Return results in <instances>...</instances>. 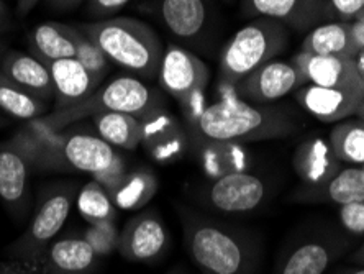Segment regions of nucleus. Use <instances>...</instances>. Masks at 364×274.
Instances as JSON below:
<instances>
[{
  "instance_id": "obj_1",
  "label": "nucleus",
  "mask_w": 364,
  "mask_h": 274,
  "mask_svg": "<svg viewBox=\"0 0 364 274\" xmlns=\"http://www.w3.org/2000/svg\"><path fill=\"white\" fill-rule=\"evenodd\" d=\"M184 245L200 274H258L261 245L246 228L179 209Z\"/></svg>"
},
{
  "instance_id": "obj_2",
  "label": "nucleus",
  "mask_w": 364,
  "mask_h": 274,
  "mask_svg": "<svg viewBox=\"0 0 364 274\" xmlns=\"http://www.w3.org/2000/svg\"><path fill=\"white\" fill-rule=\"evenodd\" d=\"M191 142L253 143L281 139L299 132L301 125L286 110L269 105H256L235 94L220 95L208 104L196 122L186 125Z\"/></svg>"
},
{
  "instance_id": "obj_3",
  "label": "nucleus",
  "mask_w": 364,
  "mask_h": 274,
  "mask_svg": "<svg viewBox=\"0 0 364 274\" xmlns=\"http://www.w3.org/2000/svg\"><path fill=\"white\" fill-rule=\"evenodd\" d=\"M77 28L97 43L110 63L136 78L154 79L158 76L164 46L156 31L144 21L115 17L84 23Z\"/></svg>"
},
{
  "instance_id": "obj_4",
  "label": "nucleus",
  "mask_w": 364,
  "mask_h": 274,
  "mask_svg": "<svg viewBox=\"0 0 364 274\" xmlns=\"http://www.w3.org/2000/svg\"><path fill=\"white\" fill-rule=\"evenodd\" d=\"M164 109L166 100L161 90L144 84L138 78L120 76L102 84L85 100L68 109L51 110L38 118V122L50 130L60 132L104 112H119L144 120Z\"/></svg>"
},
{
  "instance_id": "obj_5",
  "label": "nucleus",
  "mask_w": 364,
  "mask_h": 274,
  "mask_svg": "<svg viewBox=\"0 0 364 274\" xmlns=\"http://www.w3.org/2000/svg\"><path fill=\"white\" fill-rule=\"evenodd\" d=\"M289 45V28L271 19H255L230 38L218 58L220 95L233 94L240 80L276 59Z\"/></svg>"
},
{
  "instance_id": "obj_6",
  "label": "nucleus",
  "mask_w": 364,
  "mask_h": 274,
  "mask_svg": "<svg viewBox=\"0 0 364 274\" xmlns=\"http://www.w3.org/2000/svg\"><path fill=\"white\" fill-rule=\"evenodd\" d=\"M41 171L85 173L109 189L127 173V166L117 148L97 133L68 127L60 130L56 147L46 158Z\"/></svg>"
},
{
  "instance_id": "obj_7",
  "label": "nucleus",
  "mask_w": 364,
  "mask_h": 274,
  "mask_svg": "<svg viewBox=\"0 0 364 274\" xmlns=\"http://www.w3.org/2000/svg\"><path fill=\"white\" fill-rule=\"evenodd\" d=\"M77 194L79 187L76 182H61L43 191L23 233L5 250L9 261L15 263L21 271L33 265L43 250L63 230Z\"/></svg>"
},
{
  "instance_id": "obj_8",
  "label": "nucleus",
  "mask_w": 364,
  "mask_h": 274,
  "mask_svg": "<svg viewBox=\"0 0 364 274\" xmlns=\"http://www.w3.org/2000/svg\"><path fill=\"white\" fill-rule=\"evenodd\" d=\"M158 79L171 98L179 102L184 125L196 122L205 110V89L210 80L207 64L184 46L169 45L164 48Z\"/></svg>"
},
{
  "instance_id": "obj_9",
  "label": "nucleus",
  "mask_w": 364,
  "mask_h": 274,
  "mask_svg": "<svg viewBox=\"0 0 364 274\" xmlns=\"http://www.w3.org/2000/svg\"><path fill=\"white\" fill-rule=\"evenodd\" d=\"M267 194L266 181L245 171L208 181L199 192V201L215 212L243 216L263 206Z\"/></svg>"
},
{
  "instance_id": "obj_10",
  "label": "nucleus",
  "mask_w": 364,
  "mask_h": 274,
  "mask_svg": "<svg viewBox=\"0 0 364 274\" xmlns=\"http://www.w3.org/2000/svg\"><path fill=\"white\" fill-rule=\"evenodd\" d=\"M33 173L26 154L12 138L0 142V201L9 216L23 220L33 207L30 177Z\"/></svg>"
},
{
  "instance_id": "obj_11",
  "label": "nucleus",
  "mask_w": 364,
  "mask_h": 274,
  "mask_svg": "<svg viewBox=\"0 0 364 274\" xmlns=\"http://www.w3.org/2000/svg\"><path fill=\"white\" fill-rule=\"evenodd\" d=\"M305 84L307 80L294 61L272 59L240 80L233 89V94L250 104L266 105L286 98L287 94L299 90Z\"/></svg>"
},
{
  "instance_id": "obj_12",
  "label": "nucleus",
  "mask_w": 364,
  "mask_h": 274,
  "mask_svg": "<svg viewBox=\"0 0 364 274\" xmlns=\"http://www.w3.org/2000/svg\"><path fill=\"white\" fill-rule=\"evenodd\" d=\"M251 19H271L299 33H309L325 21H335L328 0H242Z\"/></svg>"
},
{
  "instance_id": "obj_13",
  "label": "nucleus",
  "mask_w": 364,
  "mask_h": 274,
  "mask_svg": "<svg viewBox=\"0 0 364 274\" xmlns=\"http://www.w3.org/2000/svg\"><path fill=\"white\" fill-rule=\"evenodd\" d=\"M171 238L168 228L154 211H143L132 217L120 232L119 253L132 263H153L168 253Z\"/></svg>"
},
{
  "instance_id": "obj_14",
  "label": "nucleus",
  "mask_w": 364,
  "mask_h": 274,
  "mask_svg": "<svg viewBox=\"0 0 364 274\" xmlns=\"http://www.w3.org/2000/svg\"><path fill=\"white\" fill-rule=\"evenodd\" d=\"M100 258L81 233L56 236L25 274H94Z\"/></svg>"
},
{
  "instance_id": "obj_15",
  "label": "nucleus",
  "mask_w": 364,
  "mask_h": 274,
  "mask_svg": "<svg viewBox=\"0 0 364 274\" xmlns=\"http://www.w3.org/2000/svg\"><path fill=\"white\" fill-rule=\"evenodd\" d=\"M141 144L154 163L174 164L186 157L191 138L184 123L164 109L143 120Z\"/></svg>"
},
{
  "instance_id": "obj_16",
  "label": "nucleus",
  "mask_w": 364,
  "mask_h": 274,
  "mask_svg": "<svg viewBox=\"0 0 364 274\" xmlns=\"http://www.w3.org/2000/svg\"><path fill=\"white\" fill-rule=\"evenodd\" d=\"M296 99L304 110L325 123L346 120L356 115L361 105L364 93L361 89L345 88H320V85L305 84L296 90Z\"/></svg>"
},
{
  "instance_id": "obj_17",
  "label": "nucleus",
  "mask_w": 364,
  "mask_h": 274,
  "mask_svg": "<svg viewBox=\"0 0 364 274\" xmlns=\"http://www.w3.org/2000/svg\"><path fill=\"white\" fill-rule=\"evenodd\" d=\"M154 12L164 28L181 41H197L208 25L207 0H156Z\"/></svg>"
},
{
  "instance_id": "obj_18",
  "label": "nucleus",
  "mask_w": 364,
  "mask_h": 274,
  "mask_svg": "<svg viewBox=\"0 0 364 274\" xmlns=\"http://www.w3.org/2000/svg\"><path fill=\"white\" fill-rule=\"evenodd\" d=\"M292 61L301 69L307 84L320 85V88L361 89L353 58L310 55L301 51L292 58Z\"/></svg>"
},
{
  "instance_id": "obj_19",
  "label": "nucleus",
  "mask_w": 364,
  "mask_h": 274,
  "mask_svg": "<svg viewBox=\"0 0 364 274\" xmlns=\"http://www.w3.org/2000/svg\"><path fill=\"white\" fill-rule=\"evenodd\" d=\"M191 144L196 148L199 164L208 181L228 174L245 173L253 164L251 153L242 143L199 139V142H191Z\"/></svg>"
},
{
  "instance_id": "obj_20",
  "label": "nucleus",
  "mask_w": 364,
  "mask_h": 274,
  "mask_svg": "<svg viewBox=\"0 0 364 274\" xmlns=\"http://www.w3.org/2000/svg\"><path fill=\"white\" fill-rule=\"evenodd\" d=\"M0 76L48 102L55 100V84L50 68L33 55L5 51L0 61Z\"/></svg>"
},
{
  "instance_id": "obj_21",
  "label": "nucleus",
  "mask_w": 364,
  "mask_h": 274,
  "mask_svg": "<svg viewBox=\"0 0 364 274\" xmlns=\"http://www.w3.org/2000/svg\"><path fill=\"white\" fill-rule=\"evenodd\" d=\"M48 68H50L53 84H55V109L53 110L76 105L100 88L92 74L76 58L58 59L48 64Z\"/></svg>"
},
{
  "instance_id": "obj_22",
  "label": "nucleus",
  "mask_w": 364,
  "mask_h": 274,
  "mask_svg": "<svg viewBox=\"0 0 364 274\" xmlns=\"http://www.w3.org/2000/svg\"><path fill=\"white\" fill-rule=\"evenodd\" d=\"M340 163L328 138L322 137L305 139L294 153V169L297 176L314 187L326 184L340 171Z\"/></svg>"
},
{
  "instance_id": "obj_23",
  "label": "nucleus",
  "mask_w": 364,
  "mask_h": 274,
  "mask_svg": "<svg viewBox=\"0 0 364 274\" xmlns=\"http://www.w3.org/2000/svg\"><path fill=\"white\" fill-rule=\"evenodd\" d=\"M338 255V245L330 240H307L289 251L276 274H323Z\"/></svg>"
},
{
  "instance_id": "obj_24",
  "label": "nucleus",
  "mask_w": 364,
  "mask_h": 274,
  "mask_svg": "<svg viewBox=\"0 0 364 274\" xmlns=\"http://www.w3.org/2000/svg\"><path fill=\"white\" fill-rule=\"evenodd\" d=\"M158 177L151 169L136 168L127 171L107 192L120 211H140L158 194Z\"/></svg>"
},
{
  "instance_id": "obj_25",
  "label": "nucleus",
  "mask_w": 364,
  "mask_h": 274,
  "mask_svg": "<svg viewBox=\"0 0 364 274\" xmlns=\"http://www.w3.org/2000/svg\"><path fill=\"white\" fill-rule=\"evenodd\" d=\"M28 46L31 55L45 64H51L58 59L76 58L71 25L56 23V21L36 25L28 35Z\"/></svg>"
},
{
  "instance_id": "obj_26",
  "label": "nucleus",
  "mask_w": 364,
  "mask_h": 274,
  "mask_svg": "<svg viewBox=\"0 0 364 274\" xmlns=\"http://www.w3.org/2000/svg\"><path fill=\"white\" fill-rule=\"evenodd\" d=\"M92 118L97 135L117 149L135 152L143 139V120L119 112H104Z\"/></svg>"
},
{
  "instance_id": "obj_27",
  "label": "nucleus",
  "mask_w": 364,
  "mask_h": 274,
  "mask_svg": "<svg viewBox=\"0 0 364 274\" xmlns=\"http://www.w3.org/2000/svg\"><path fill=\"white\" fill-rule=\"evenodd\" d=\"M301 51L322 56H346L355 58L350 23L345 21H325L307 33Z\"/></svg>"
},
{
  "instance_id": "obj_28",
  "label": "nucleus",
  "mask_w": 364,
  "mask_h": 274,
  "mask_svg": "<svg viewBox=\"0 0 364 274\" xmlns=\"http://www.w3.org/2000/svg\"><path fill=\"white\" fill-rule=\"evenodd\" d=\"M0 112L17 120L30 122L50 114V102L0 76Z\"/></svg>"
},
{
  "instance_id": "obj_29",
  "label": "nucleus",
  "mask_w": 364,
  "mask_h": 274,
  "mask_svg": "<svg viewBox=\"0 0 364 274\" xmlns=\"http://www.w3.org/2000/svg\"><path fill=\"white\" fill-rule=\"evenodd\" d=\"M328 142L341 163L364 164V122L360 118L338 122L330 132Z\"/></svg>"
},
{
  "instance_id": "obj_30",
  "label": "nucleus",
  "mask_w": 364,
  "mask_h": 274,
  "mask_svg": "<svg viewBox=\"0 0 364 274\" xmlns=\"http://www.w3.org/2000/svg\"><path fill=\"white\" fill-rule=\"evenodd\" d=\"M77 211L87 223L105 222V220H117L119 212L114 201L107 189L97 181H89L79 189Z\"/></svg>"
},
{
  "instance_id": "obj_31",
  "label": "nucleus",
  "mask_w": 364,
  "mask_h": 274,
  "mask_svg": "<svg viewBox=\"0 0 364 274\" xmlns=\"http://www.w3.org/2000/svg\"><path fill=\"white\" fill-rule=\"evenodd\" d=\"M320 191L323 199L340 206L364 201V173L361 166L340 169L326 184L320 186Z\"/></svg>"
},
{
  "instance_id": "obj_32",
  "label": "nucleus",
  "mask_w": 364,
  "mask_h": 274,
  "mask_svg": "<svg viewBox=\"0 0 364 274\" xmlns=\"http://www.w3.org/2000/svg\"><path fill=\"white\" fill-rule=\"evenodd\" d=\"M71 36L74 41V48H76V59L102 85L107 74L110 73L109 58L97 46V43L90 40L87 35H84L77 26H71Z\"/></svg>"
},
{
  "instance_id": "obj_33",
  "label": "nucleus",
  "mask_w": 364,
  "mask_h": 274,
  "mask_svg": "<svg viewBox=\"0 0 364 274\" xmlns=\"http://www.w3.org/2000/svg\"><path fill=\"white\" fill-rule=\"evenodd\" d=\"M120 232L122 230L117 227V220H105V222L89 223L81 235L95 255L107 258L119 250Z\"/></svg>"
},
{
  "instance_id": "obj_34",
  "label": "nucleus",
  "mask_w": 364,
  "mask_h": 274,
  "mask_svg": "<svg viewBox=\"0 0 364 274\" xmlns=\"http://www.w3.org/2000/svg\"><path fill=\"white\" fill-rule=\"evenodd\" d=\"M338 217L341 225H343L348 232L356 236L364 235V201L341 206Z\"/></svg>"
},
{
  "instance_id": "obj_35",
  "label": "nucleus",
  "mask_w": 364,
  "mask_h": 274,
  "mask_svg": "<svg viewBox=\"0 0 364 274\" xmlns=\"http://www.w3.org/2000/svg\"><path fill=\"white\" fill-rule=\"evenodd\" d=\"M335 21H350L364 12V0H328Z\"/></svg>"
},
{
  "instance_id": "obj_36",
  "label": "nucleus",
  "mask_w": 364,
  "mask_h": 274,
  "mask_svg": "<svg viewBox=\"0 0 364 274\" xmlns=\"http://www.w3.org/2000/svg\"><path fill=\"white\" fill-rule=\"evenodd\" d=\"M87 14L97 20H105L125 7L130 0H85Z\"/></svg>"
},
{
  "instance_id": "obj_37",
  "label": "nucleus",
  "mask_w": 364,
  "mask_h": 274,
  "mask_svg": "<svg viewBox=\"0 0 364 274\" xmlns=\"http://www.w3.org/2000/svg\"><path fill=\"white\" fill-rule=\"evenodd\" d=\"M350 31H351V40L355 51L358 53L364 48V15L361 14L360 17H356L353 21H350Z\"/></svg>"
},
{
  "instance_id": "obj_38",
  "label": "nucleus",
  "mask_w": 364,
  "mask_h": 274,
  "mask_svg": "<svg viewBox=\"0 0 364 274\" xmlns=\"http://www.w3.org/2000/svg\"><path fill=\"white\" fill-rule=\"evenodd\" d=\"M84 0H45L46 7H50L55 12H71L77 9Z\"/></svg>"
},
{
  "instance_id": "obj_39",
  "label": "nucleus",
  "mask_w": 364,
  "mask_h": 274,
  "mask_svg": "<svg viewBox=\"0 0 364 274\" xmlns=\"http://www.w3.org/2000/svg\"><path fill=\"white\" fill-rule=\"evenodd\" d=\"M353 63H355V71H356L358 83H360L361 89L364 90V48L356 53L355 58H353Z\"/></svg>"
},
{
  "instance_id": "obj_40",
  "label": "nucleus",
  "mask_w": 364,
  "mask_h": 274,
  "mask_svg": "<svg viewBox=\"0 0 364 274\" xmlns=\"http://www.w3.org/2000/svg\"><path fill=\"white\" fill-rule=\"evenodd\" d=\"M38 2L40 0H17V7H15V10H17V17L25 19L26 15L38 5Z\"/></svg>"
},
{
  "instance_id": "obj_41",
  "label": "nucleus",
  "mask_w": 364,
  "mask_h": 274,
  "mask_svg": "<svg viewBox=\"0 0 364 274\" xmlns=\"http://www.w3.org/2000/svg\"><path fill=\"white\" fill-rule=\"evenodd\" d=\"M0 274H25L20 268L12 261L0 263Z\"/></svg>"
},
{
  "instance_id": "obj_42",
  "label": "nucleus",
  "mask_w": 364,
  "mask_h": 274,
  "mask_svg": "<svg viewBox=\"0 0 364 274\" xmlns=\"http://www.w3.org/2000/svg\"><path fill=\"white\" fill-rule=\"evenodd\" d=\"M0 25H10L12 26V19H10L9 9L4 0H0Z\"/></svg>"
},
{
  "instance_id": "obj_43",
  "label": "nucleus",
  "mask_w": 364,
  "mask_h": 274,
  "mask_svg": "<svg viewBox=\"0 0 364 274\" xmlns=\"http://www.w3.org/2000/svg\"><path fill=\"white\" fill-rule=\"evenodd\" d=\"M353 261L355 263H358V265H361V266H364V245L361 246L360 250L356 251L355 255H353Z\"/></svg>"
},
{
  "instance_id": "obj_44",
  "label": "nucleus",
  "mask_w": 364,
  "mask_h": 274,
  "mask_svg": "<svg viewBox=\"0 0 364 274\" xmlns=\"http://www.w3.org/2000/svg\"><path fill=\"white\" fill-rule=\"evenodd\" d=\"M166 274H191L189 271L186 270L184 266H181V265H178V266H174V268H171V270L166 273Z\"/></svg>"
},
{
  "instance_id": "obj_45",
  "label": "nucleus",
  "mask_w": 364,
  "mask_h": 274,
  "mask_svg": "<svg viewBox=\"0 0 364 274\" xmlns=\"http://www.w3.org/2000/svg\"><path fill=\"white\" fill-rule=\"evenodd\" d=\"M356 117H358V118H360V120H363V122H364V99H363V102H361V105H360V107H358Z\"/></svg>"
},
{
  "instance_id": "obj_46",
  "label": "nucleus",
  "mask_w": 364,
  "mask_h": 274,
  "mask_svg": "<svg viewBox=\"0 0 364 274\" xmlns=\"http://www.w3.org/2000/svg\"><path fill=\"white\" fill-rule=\"evenodd\" d=\"M341 274H364V266L363 268H356V270H348Z\"/></svg>"
},
{
  "instance_id": "obj_47",
  "label": "nucleus",
  "mask_w": 364,
  "mask_h": 274,
  "mask_svg": "<svg viewBox=\"0 0 364 274\" xmlns=\"http://www.w3.org/2000/svg\"><path fill=\"white\" fill-rule=\"evenodd\" d=\"M12 26L10 25H0V33H5V31H9Z\"/></svg>"
},
{
  "instance_id": "obj_48",
  "label": "nucleus",
  "mask_w": 364,
  "mask_h": 274,
  "mask_svg": "<svg viewBox=\"0 0 364 274\" xmlns=\"http://www.w3.org/2000/svg\"><path fill=\"white\" fill-rule=\"evenodd\" d=\"M2 56H4V53H2V48H0V61H2Z\"/></svg>"
},
{
  "instance_id": "obj_49",
  "label": "nucleus",
  "mask_w": 364,
  "mask_h": 274,
  "mask_svg": "<svg viewBox=\"0 0 364 274\" xmlns=\"http://www.w3.org/2000/svg\"><path fill=\"white\" fill-rule=\"evenodd\" d=\"M361 169H363V173H364V164H363V166H361Z\"/></svg>"
},
{
  "instance_id": "obj_50",
  "label": "nucleus",
  "mask_w": 364,
  "mask_h": 274,
  "mask_svg": "<svg viewBox=\"0 0 364 274\" xmlns=\"http://www.w3.org/2000/svg\"><path fill=\"white\" fill-rule=\"evenodd\" d=\"M363 15H364V12H363Z\"/></svg>"
},
{
  "instance_id": "obj_51",
  "label": "nucleus",
  "mask_w": 364,
  "mask_h": 274,
  "mask_svg": "<svg viewBox=\"0 0 364 274\" xmlns=\"http://www.w3.org/2000/svg\"><path fill=\"white\" fill-rule=\"evenodd\" d=\"M228 2H230V0H228Z\"/></svg>"
}]
</instances>
